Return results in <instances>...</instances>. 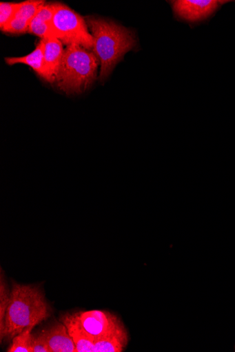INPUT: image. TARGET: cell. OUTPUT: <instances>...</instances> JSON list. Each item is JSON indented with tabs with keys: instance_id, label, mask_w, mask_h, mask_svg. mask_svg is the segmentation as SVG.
Masks as SVG:
<instances>
[{
	"instance_id": "cell-3",
	"label": "cell",
	"mask_w": 235,
	"mask_h": 352,
	"mask_svg": "<svg viewBox=\"0 0 235 352\" xmlns=\"http://www.w3.org/2000/svg\"><path fill=\"white\" fill-rule=\"evenodd\" d=\"M99 63L92 51L78 45L67 46L55 81L67 94L83 93L96 79Z\"/></svg>"
},
{
	"instance_id": "cell-17",
	"label": "cell",
	"mask_w": 235,
	"mask_h": 352,
	"mask_svg": "<svg viewBox=\"0 0 235 352\" xmlns=\"http://www.w3.org/2000/svg\"><path fill=\"white\" fill-rule=\"evenodd\" d=\"M58 8V3L45 4L39 10L37 18L51 24Z\"/></svg>"
},
{
	"instance_id": "cell-14",
	"label": "cell",
	"mask_w": 235,
	"mask_h": 352,
	"mask_svg": "<svg viewBox=\"0 0 235 352\" xmlns=\"http://www.w3.org/2000/svg\"><path fill=\"white\" fill-rule=\"evenodd\" d=\"M45 3L42 0H30V1L23 2L14 18L25 19L30 21L37 16L39 10L45 4Z\"/></svg>"
},
{
	"instance_id": "cell-5",
	"label": "cell",
	"mask_w": 235,
	"mask_h": 352,
	"mask_svg": "<svg viewBox=\"0 0 235 352\" xmlns=\"http://www.w3.org/2000/svg\"><path fill=\"white\" fill-rule=\"evenodd\" d=\"M70 314L94 342L110 337L125 327L121 318L108 311L92 310Z\"/></svg>"
},
{
	"instance_id": "cell-16",
	"label": "cell",
	"mask_w": 235,
	"mask_h": 352,
	"mask_svg": "<svg viewBox=\"0 0 235 352\" xmlns=\"http://www.w3.org/2000/svg\"><path fill=\"white\" fill-rule=\"evenodd\" d=\"M30 22V21L25 19L14 18L1 30L9 34H23L28 32Z\"/></svg>"
},
{
	"instance_id": "cell-6",
	"label": "cell",
	"mask_w": 235,
	"mask_h": 352,
	"mask_svg": "<svg viewBox=\"0 0 235 352\" xmlns=\"http://www.w3.org/2000/svg\"><path fill=\"white\" fill-rule=\"evenodd\" d=\"M175 15L189 22L205 20L212 16L226 1L218 0H178L171 2Z\"/></svg>"
},
{
	"instance_id": "cell-13",
	"label": "cell",
	"mask_w": 235,
	"mask_h": 352,
	"mask_svg": "<svg viewBox=\"0 0 235 352\" xmlns=\"http://www.w3.org/2000/svg\"><path fill=\"white\" fill-rule=\"evenodd\" d=\"M28 33L34 34L42 40L56 38L51 24L47 23L37 17L30 22Z\"/></svg>"
},
{
	"instance_id": "cell-9",
	"label": "cell",
	"mask_w": 235,
	"mask_h": 352,
	"mask_svg": "<svg viewBox=\"0 0 235 352\" xmlns=\"http://www.w3.org/2000/svg\"><path fill=\"white\" fill-rule=\"evenodd\" d=\"M44 50L45 41L42 40L37 45L36 50L30 54L22 57H9L6 58V62L10 66L15 64H25L32 69L39 76L45 78L44 68Z\"/></svg>"
},
{
	"instance_id": "cell-4",
	"label": "cell",
	"mask_w": 235,
	"mask_h": 352,
	"mask_svg": "<svg viewBox=\"0 0 235 352\" xmlns=\"http://www.w3.org/2000/svg\"><path fill=\"white\" fill-rule=\"evenodd\" d=\"M56 38L67 46L78 45L93 50L94 41L83 18L70 8L58 3L51 23Z\"/></svg>"
},
{
	"instance_id": "cell-12",
	"label": "cell",
	"mask_w": 235,
	"mask_h": 352,
	"mask_svg": "<svg viewBox=\"0 0 235 352\" xmlns=\"http://www.w3.org/2000/svg\"><path fill=\"white\" fill-rule=\"evenodd\" d=\"M33 328L25 329L13 338L8 349V352H32L31 346L32 331Z\"/></svg>"
},
{
	"instance_id": "cell-18",
	"label": "cell",
	"mask_w": 235,
	"mask_h": 352,
	"mask_svg": "<svg viewBox=\"0 0 235 352\" xmlns=\"http://www.w3.org/2000/svg\"><path fill=\"white\" fill-rule=\"evenodd\" d=\"M31 346L32 352H52L45 339L41 333L32 334Z\"/></svg>"
},
{
	"instance_id": "cell-8",
	"label": "cell",
	"mask_w": 235,
	"mask_h": 352,
	"mask_svg": "<svg viewBox=\"0 0 235 352\" xmlns=\"http://www.w3.org/2000/svg\"><path fill=\"white\" fill-rule=\"evenodd\" d=\"M44 41V79L48 82H54L56 80L64 50L62 43L56 38Z\"/></svg>"
},
{
	"instance_id": "cell-15",
	"label": "cell",
	"mask_w": 235,
	"mask_h": 352,
	"mask_svg": "<svg viewBox=\"0 0 235 352\" xmlns=\"http://www.w3.org/2000/svg\"><path fill=\"white\" fill-rule=\"evenodd\" d=\"M23 2L15 3H0V28H3L14 17L23 6Z\"/></svg>"
},
{
	"instance_id": "cell-11",
	"label": "cell",
	"mask_w": 235,
	"mask_h": 352,
	"mask_svg": "<svg viewBox=\"0 0 235 352\" xmlns=\"http://www.w3.org/2000/svg\"><path fill=\"white\" fill-rule=\"evenodd\" d=\"M10 300L11 292L1 270V276H0V333L4 328L5 318Z\"/></svg>"
},
{
	"instance_id": "cell-7",
	"label": "cell",
	"mask_w": 235,
	"mask_h": 352,
	"mask_svg": "<svg viewBox=\"0 0 235 352\" xmlns=\"http://www.w3.org/2000/svg\"><path fill=\"white\" fill-rule=\"evenodd\" d=\"M41 333L45 339L52 352H76L75 343L62 322H54Z\"/></svg>"
},
{
	"instance_id": "cell-1",
	"label": "cell",
	"mask_w": 235,
	"mask_h": 352,
	"mask_svg": "<svg viewBox=\"0 0 235 352\" xmlns=\"http://www.w3.org/2000/svg\"><path fill=\"white\" fill-rule=\"evenodd\" d=\"M52 312L53 309L39 286L14 282L4 328L0 333V341L11 342L25 329L34 328L46 321Z\"/></svg>"
},
{
	"instance_id": "cell-2",
	"label": "cell",
	"mask_w": 235,
	"mask_h": 352,
	"mask_svg": "<svg viewBox=\"0 0 235 352\" xmlns=\"http://www.w3.org/2000/svg\"><path fill=\"white\" fill-rule=\"evenodd\" d=\"M86 23L94 41L92 52L101 66L99 80L104 82L124 55L136 48V36L130 30L112 21L88 18Z\"/></svg>"
},
{
	"instance_id": "cell-10",
	"label": "cell",
	"mask_w": 235,
	"mask_h": 352,
	"mask_svg": "<svg viewBox=\"0 0 235 352\" xmlns=\"http://www.w3.org/2000/svg\"><path fill=\"white\" fill-rule=\"evenodd\" d=\"M128 342V333L124 327L110 337L96 341L94 352H122L126 348Z\"/></svg>"
}]
</instances>
